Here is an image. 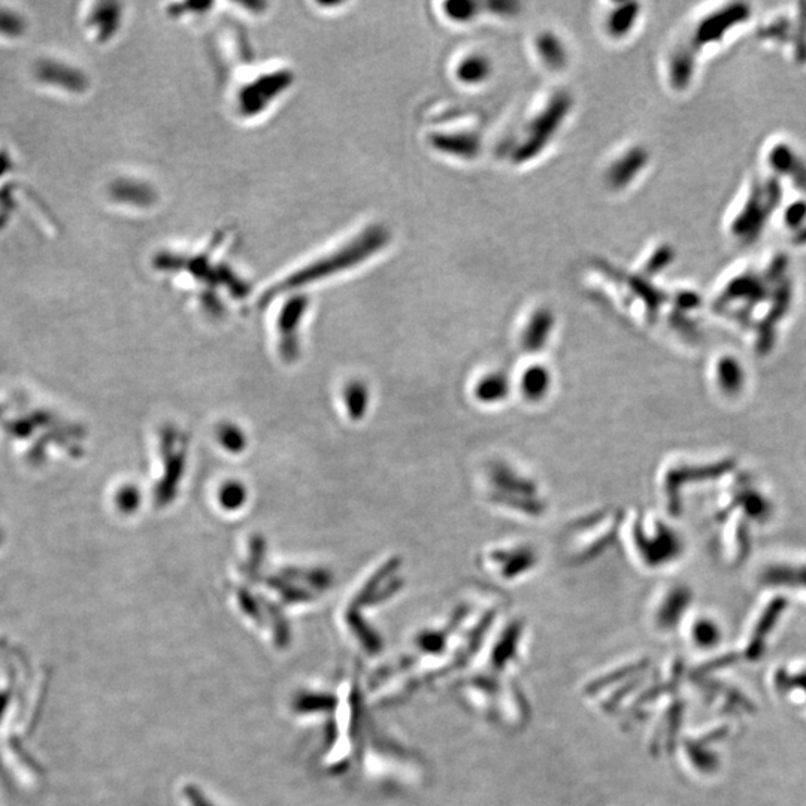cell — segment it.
<instances>
[{
  "instance_id": "6da1fadb",
  "label": "cell",
  "mask_w": 806,
  "mask_h": 806,
  "mask_svg": "<svg viewBox=\"0 0 806 806\" xmlns=\"http://www.w3.org/2000/svg\"><path fill=\"white\" fill-rule=\"evenodd\" d=\"M451 687L460 704L496 726L518 729L529 718V706L514 678L469 666Z\"/></svg>"
},
{
  "instance_id": "7a4b0ae2",
  "label": "cell",
  "mask_w": 806,
  "mask_h": 806,
  "mask_svg": "<svg viewBox=\"0 0 806 806\" xmlns=\"http://www.w3.org/2000/svg\"><path fill=\"white\" fill-rule=\"evenodd\" d=\"M690 601H692V596L686 590H675V592L669 593L657 609V629L662 632L674 630L681 623L683 615L686 614Z\"/></svg>"
},
{
  "instance_id": "3957f363",
  "label": "cell",
  "mask_w": 806,
  "mask_h": 806,
  "mask_svg": "<svg viewBox=\"0 0 806 806\" xmlns=\"http://www.w3.org/2000/svg\"><path fill=\"white\" fill-rule=\"evenodd\" d=\"M723 638L720 626L711 618H699L692 627V639L701 650H712Z\"/></svg>"
},
{
  "instance_id": "277c9868",
  "label": "cell",
  "mask_w": 806,
  "mask_h": 806,
  "mask_svg": "<svg viewBox=\"0 0 806 806\" xmlns=\"http://www.w3.org/2000/svg\"><path fill=\"white\" fill-rule=\"evenodd\" d=\"M774 686L781 695L799 692L806 699V668L795 672L787 668L778 669L774 675Z\"/></svg>"
},
{
  "instance_id": "5b68a950",
  "label": "cell",
  "mask_w": 806,
  "mask_h": 806,
  "mask_svg": "<svg viewBox=\"0 0 806 806\" xmlns=\"http://www.w3.org/2000/svg\"><path fill=\"white\" fill-rule=\"evenodd\" d=\"M686 751L687 756L692 760L693 766L699 771L708 774V772H714L718 768V757L712 751L706 750L702 745L690 742V744L686 745Z\"/></svg>"
}]
</instances>
